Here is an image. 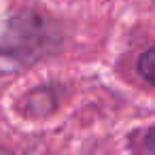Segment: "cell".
Here are the masks:
<instances>
[{"label":"cell","mask_w":155,"mask_h":155,"mask_svg":"<svg viewBox=\"0 0 155 155\" xmlns=\"http://www.w3.org/2000/svg\"><path fill=\"white\" fill-rule=\"evenodd\" d=\"M58 43V26L43 13L24 9L9 17L0 34V55L21 64H34L53 53Z\"/></svg>","instance_id":"1"},{"label":"cell","mask_w":155,"mask_h":155,"mask_svg":"<svg viewBox=\"0 0 155 155\" xmlns=\"http://www.w3.org/2000/svg\"><path fill=\"white\" fill-rule=\"evenodd\" d=\"M138 72L142 74L144 81H149L151 85H155V47L147 49L140 60H138Z\"/></svg>","instance_id":"2"}]
</instances>
